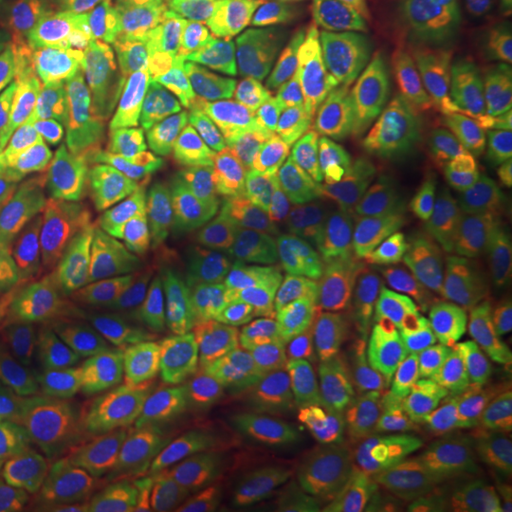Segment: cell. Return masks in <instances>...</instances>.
<instances>
[{
	"mask_svg": "<svg viewBox=\"0 0 512 512\" xmlns=\"http://www.w3.org/2000/svg\"><path fill=\"white\" fill-rule=\"evenodd\" d=\"M208 333L197 387V427L222 464L265 470L299 450L311 416L313 359L293 350L274 319V288L256 254L251 208L197 245Z\"/></svg>",
	"mask_w": 512,
	"mask_h": 512,
	"instance_id": "6da1fadb",
	"label": "cell"
},
{
	"mask_svg": "<svg viewBox=\"0 0 512 512\" xmlns=\"http://www.w3.org/2000/svg\"><path fill=\"white\" fill-rule=\"evenodd\" d=\"M262 256L282 339L319 359L348 316L376 237L353 222L342 154L322 128L276 120L254 151Z\"/></svg>",
	"mask_w": 512,
	"mask_h": 512,
	"instance_id": "7a4b0ae2",
	"label": "cell"
},
{
	"mask_svg": "<svg viewBox=\"0 0 512 512\" xmlns=\"http://www.w3.org/2000/svg\"><path fill=\"white\" fill-rule=\"evenodd\" d=\"M97 197L131 254L194 248L254 202V154L185 143L97 146Z\"/></svg>",
	"mask_w": 512,
	"mask_h": 512,
	"instance_id": "3957f363",
	"label": "cell"
},
{
	"mask_svg": "<svg viewBox=\"0 0 512 512\" xmlns=\"http://www.w3.org/2000/svg\"><path fill=\"white\" fill-rule=\"evenodd\" d=\"M262 66L259 40L154 37L111 69L80 111L94 146L154 140L205 146V114L231 83Z\"/></svg>",
	"mask_w": 512,
	"mask_h": 512,
	"instance_id": "277c9868",
	"label": "cell"
},
{
	"mask_svg": "<svg viewBox=\"0 0 512 512\" xmlns=\"http://www.w3.org/2000/svg\"><path fill=\"white\" fill-rule=\"evenodd\" d=\"M43 242L52 259L37 302L32 345L20 373L0 393V458L15 444L43 393L89 353L126 265V248L100 208L49 228Z\"/></svg>",
	"mask_w": 512,
	"mask_h": 512,
	"instance_id": "5b68a950",
	"label": "cell"
},
{
	"mask_svg": "<svg viewBox=\"0 0 512 512\" xmlns=\"http://www.w3.org/2000/svg\"><path fill=\"white\" fill-rule=\"evenodd\" d=\"M450 239L444 208L404 217L376 237L348 336L328 370L330 390L416 376L424 319Z\"/></svg>",
	"mask_w": 512,
	"mask_h": 512,
	"instance_id": "8992f818",
	"label": "cell"
},
{
	"mask_svg": "<svg viewBox=\"0 0 512 512\" xmlns=\"http://www.w3.org/2000/svg\"><path fill=\"white\" fill-rule=\"evenodd\" d=\"M356 37L359 89L348 117L433 120L441 103L493 57L504 20L476 15L345 20Z\"/></svg>",
	"mask_w": 512,
	"mask_h": 512,
	"instance_id": "52a82bcc",
	"label": "cell"
},
{
	"mask_svg": "<svg viewBox=\"0 0 512 512\" xmlns=\"http://www.w3.org/2000/svg\"><path fill=\"white\" fill-rule=\"evenodd\" d=\"M160 0H37L20 46L32 123L80 126L92 89L137 46L160 37Z\"/></svg>",
	"mask_w": 512,
	"mask_h": 512,
	"instance_id": "ba28073f",
	"label": "cell"
},
{
	"mask_svg": "<svg viewBox=\"0 0 512 512\" xmlns=\"http://www.w3.org/2000/svg\"><path fill=\"white\" fill-rule=\"evenodd\" d=\"M205 293L194 248H154L126 259L106 322L80 359L103 367L114 359L160 356L197 379L205 356Z\"/></svg>",
	"mask_w": 512,
	"mask_h": 512,
	"instance_id": "9c48e42d",
	"label": "cell"
},
{
	"mask_svg": "<svg viewBox=\"0 0 512 512\" xmlns=\"http://www.w3.org/2000/svg\"><path fill=\"white\" fill-rule=\"evenodd\" d=\"M262 72L282 120L339 131L359 89L356 37L333 0H308L259 40Z\"/></svg>",
	"mask_w": 512,
	"mask_h": 512,
	"instance_id": "30bf717a",
	"label": "cell"
},
{
	"mask_svg": "<svg viewBox=\"0 0 512 512\" xmlns=\"http://www.w3.org/2000/svg\"><path fill=\"white\" fill-rule=\"evenodd\" d=\"M512 348V279L478 248L450 239L421 333L419 367L444 390L470 367Z\"/></svg>",
	"mask_w": 512,
	"mask_h": 512,
	"instance_id": "8fae6325",
	"label": "cell"
},
{
	"mask_svg": "<svg viewBox=\"0 0 512 512\" xmlns=\"http://www.w3.org/2000/svg\"><path fill=\"white\" fill-rule=\"evenodd\" d=\"M265 484L330 495L356 512H473L493 495L490 478L439 450L399 470H370L299 447L265 470Z\"/></svg>",
	"mask_w": 512,
	"mask_h": 512,
	"instance_id": "7c38bea8",
	"label": "cell"
},
{
	"mask_svg": "<svg viewBox=\"0 0 512 512\" xmlns=\"http://www.w3.org/2000/svg\"><path fill=\"white\" fill-rule=\"evenodd\" d=\"M339 140L370 237L404 217L444 208L447 154L433 120L353 114L339 126Z\"/></svg>",
	"mask_w": 512,
	"mask_h": 512,
	"instance_id": "4fadbf2b",
	"label": "cell"
},
{
	"mask_svg": "<svg viewBox=\"0 0 512 512\" xmlns=\"http://www.w3.org/2000/svg\"><path fill=\"white\" fill-rule=\"evenodd\" d=\"M441 447L430 390L373 382L333 390L322 453L370 470H399Z\"/></svg>",
	"mask_w": 512,
	"mask_h": 512,
	"instance_id": "5bb4252c",
	"label": "cell"
},
{
	"mask_svg": "<svg viewBox=\"0 0 512 512\" xmlns=\"http://www.w3.org/2000/svg\"><path fill=\"white\" fill-rule=\"evenodd\" d=\"M154 478V450L123 419L55 461L0 512H131Z\"/></svg>",
	"mask_w": 512,
	"mask_h": 512,
	"instance_id": "9a60e30c",
	"label": "cell"
},
{
	"mask_svg": "<svg viewBox=\"0 0 512 512\" xmlns=\"http://www.w3.org/2000/svg\"><path fill=\"white\" fill-rule=\"evenodd\" d=\"M123 419H128L126 410L100 382L97 367L77 362L43 393L15 444L0 458V510L55 461Z\"/></svg>",
	"mask_w": 512,
	"mask_h": 512,
	"instance_id": "2e32d148",
	"label": "cell"
},
{
	"mask_svg": "<svg viewBox=\"0 0 512 512\" xmlns=\"http://www.w3.org/2000/svg\"><path fill=\"white\" fill-rule=\"evenodd\" d=\"M439 413L444 436L464 461L504 467L512 458V348L447 384Z\"/></svg>",
	"mask_w": 512,
	"mask_h": 512,
	"instance_id": "e0dca14e",
	"label": "cell"
},
{
	"mask_svg": "<svg viewBox=\"0 0 512 512\" xmlns=\"http://www.w3.org/2000/svg\"><path fill=\"white\" fill-rule=\"evenodd\" d=\"M433 123L447 163L473 154L512 163V32L507 26L484 69L441 103Z\"/></svg>",
	"mask_w": 512,
	"mask_h": 512,
	"instance_id": "ac0fdd59",
	"label": "cell"
},
{
	"mask_svg": "<svg viewBox=\"0 0 512 512\" xmlns=\"http://www.w3.org/2000/svg\"><path fill=\"white\" fill-rule=\"evenodd\" d=\"M143 512H268L265 481L242 464H222L188 430L165 456Z\"/></svg>",
	"mask_w": 512,
	"mask_h": 512,
	"instance_id": "d6986e66",
	"label": "cell"
},
{
	"mask_svg": "<svg viewBox=\"0 0 512 512\" xmlns=\"http://www.w3.org/2000/svg\"><path fill=\"white\" fill-rule=\"evenodd\" d=\"M114 402L137 427L154 436H171L191 410L188 373L160 356L114 359L97 367Z\"/></svg>",
	"mask_w": 512,
	"mask_h": 512,
	"instance_id": "ffe728a7",
	"label": "cell"
},
{
	"mask_svg": "<svg viewBox=\"0 0 512 512\" xmlns=\"http://www.w3.org/2000/svg\"><path fill=\"white\" fill-rule=\"evenodd\" d=\"M49 191L32 126L0 160V279L46 234Z\"/></svg>",
	"mask_w": 512,
	"mask_h": 512,
	"instance_id": "44dd1931",
	"label": "cell"
},
{
	"mask_svg": "<svg viewBox=\"0 0 512 512\" xmlns=\"http://www.w3.org/2000/svg\"><path fill=\"white\" fill-rule=\"evenodd\" d=\"M308 0H160V12L185 35L225 43L262 40Z\"/></svg>",
	"mask_w": 512,
	"mask_h": 512,
	"instance_id": "7402d4cb",
	"label": "cell"
},
{
	"mask_svg": "<svg viewBox=\"0 0 512 512\" xmlns=\"http://www.w3.org/2000/svg\"><path fill=\"white\" fill-rule=\"evenodd\" d=\"M441 205L453 239L498 220L512 205V163L478 154L447 163Z\"/></svg>",
	"mask_w": 512,
	"mask_h": 512,
	"instance_id": "603a6c76",
	"label": "cell"
},
{
	"mask_svg": "<svg viewBox=\"0 0 512 512\" xmlns=\"http://www.w3.org/2000/svg\"><path fill=\"white\" fill-rule=\"evenodd\" d=\"M52 251L40 242L0 279V393L26 362Z\"/></svg>",
	"mask_w": 512,
	"mask_h": 512,
	"instance_id": "cb8c5ba5",
	"label": "cell"
},
{
	"mask_svg": "<svg viewBox=\"0 0 512 512\" xmlns=\"http://www.w3.org/2000/svg\"><path fill=\"white\" fill-rule=\"evenodd\" d=\"M493 9V0H342L345 20H404L476 15Z\"/></svg>",
	"mask_w": 512,
	"mask_h": 512,
	"instance_id": "d4e9b609",
	"label": "cell"
},
{
	"mask_svg": "<svg viewBox=\"0 0 512 512\" xmlns=\"http://www.w3.org/2000/svg\"><path fill=\"white\" fill-rule=\"evenodd\" d=\"M461 242L478 248L484 256H490L495 265H501L507 274H512V205L498 217V220L481 225L476 231H470Z\"/></svg>",
	"mask_w": 512,
	"mask_h": 512,
	"instance_id": "484cf974",
	"label": "cell"
},
{
	"mask_svg": "<svg viewBox=\"0 0 512 512\" xmlns=\"http://www.w3.org/2000/svg\"><path fill=\"white\" fill-rule=\"evenodd\" d=\"M32 126V103L18 89H0V160Z\"/></svg>",
	"mask_w": 512,
	"mask_h": 512,
	"instance_id": "4316f807",
	"label": "cell"
},
{
	"mask_svg": "<svg viewBox=\"0 0 512 512\" xmlns=\"http://www.w3.org/2000/svg\"><path fill=\"white\" fill-rule=\"evenodd\" d=\"M268 512H356L348 504H342L339 498H330L322 493H308V490H296V493L279 498Z\"/></svg>",
	"mask_w": 512,
	"mask_h": 512,
	"instance_id": "83f0119b",
	"label": "cell"
},
{
	"mask_svg": "<svg viewBox=\"0 0 512 512\" xmlns=\"http://www.w3.org/2000/svg\"><path fill=\"white\" fill-rule=\"evenodd\" d=\"M501 20H504V26L512 32V9H504V15H501Z\"/></svg>",
	"mask_w": 512,
	"mask_h": 512,
	"instance_id": "f1b7e54d",
	"label": "cell"
},
{
	"mask_svg": "<svg viewBox=\"0 0 512 512\" xmlns=\"http://www.w3.org/2000/svg\"><path fill=\"white\" fill-rule=\"evenodd\" d=\"M6 6H9V0H0V20L6 15Z\"/></svg>",
	"mask_w": 512,
	"mask_h": 512,
	"instance_id": "f546056e",
	"label": "cell"
},
{
	"mask_svg": "<svg viewBox=\"0 0 512 512\" xmlns=\"http://www.w3.org/2000/svg\"><path fill=\"white\" fill-rule=\"evenodd\" d=\"M504 9H512V0H507V3H504Z\"/></svg>",
	"mask_w": 512,
	"mask_h": 512,
	"instance_id": "4dcf8cb0",
	"label": "cell"
}]
</instances>
